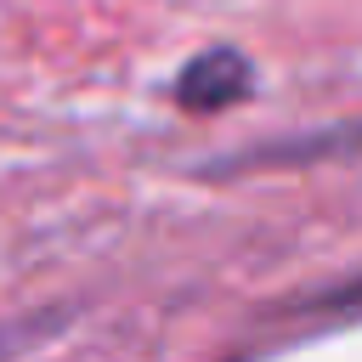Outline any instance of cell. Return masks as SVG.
Masks as SVG:
<instances>
[{
  "label": "cell",
  "mask_w": 362,
  "mask_h": 362,
  "mask_svg": "<svg viewBox=\"0 0 362 362\" xmlns=\"http://www.w3.org/2000/svg\"><path fill=\"white\" fill-rule=\"evenodd\" d=\"M243 96H249V62L238 51H204L175 79V102L192 113H215V107L243 102Z\"/></svg>",
  "instance_id": "cell-1"
}]
</instances>
